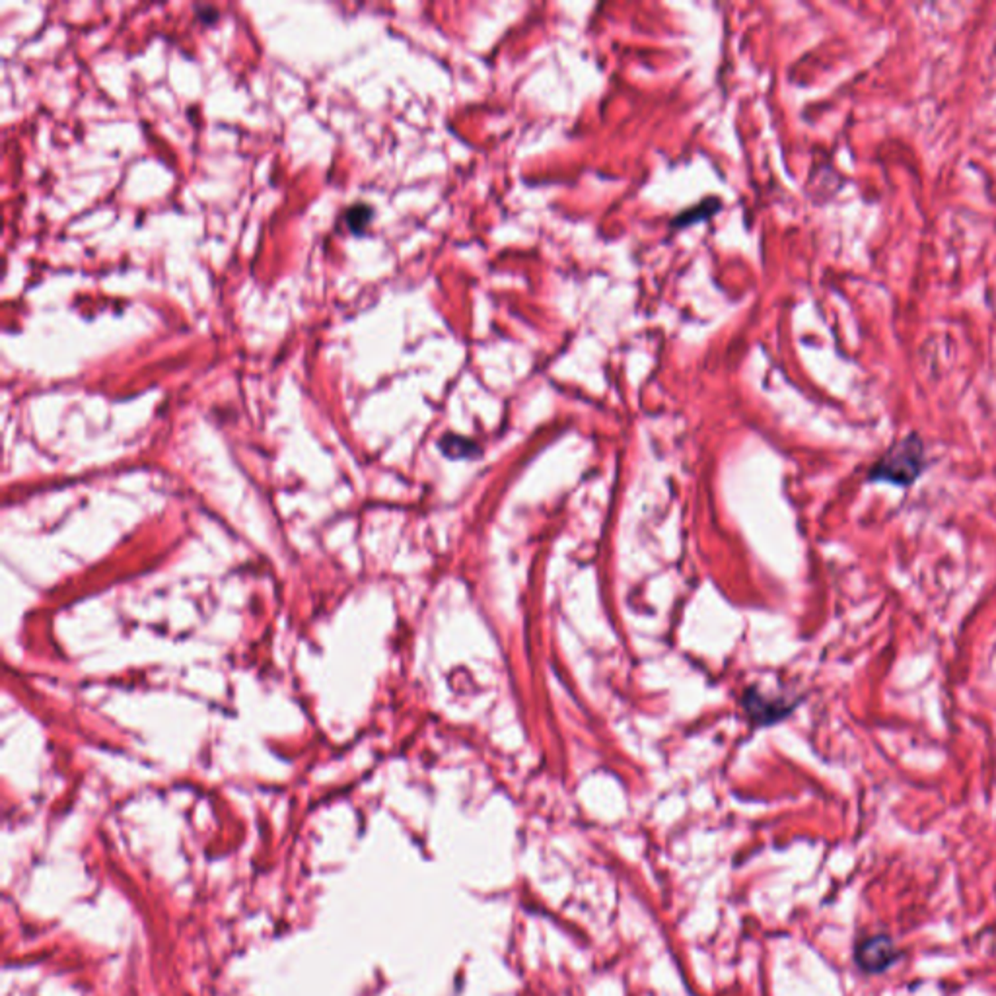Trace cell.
<instances>
[{"instance_id":"277c9868","label":"cell","mask_w":996,"mask_h":996,"mask_svg":"<svg viewBox=\"0 0 996 996\" xmlns=\"http://www.w3.org/2000/svg\"><path fill=\"white\" fill-rule=\"evenodd\" d=\"M440 448L450 458H470V456H473L475 450H477L475 442L461 438V436H452V434H448V436H444L440 440Z\"/></svg>"},{"instance_id":"3957f363","label":"cell","mask_w":996,"mask_h":996,"mask_svg":"<svg viewBox=\"0 0 996 996\" xmlns=\"http://www.w3.org/2000/svg\"><path fill=\"white\" fill-rule=\"evenodd\" d=\"M372 215H374V211H372L370 205L356 203L345 211V224L352 233H356V236H362L366 226L370 224Z\"/></svg>"},{"instance_id":"7a4b0ae2","label":"cell","mask_w":996,"mask_h":996,"mask_svg":"<svg viewBox=\"0 0 996 996\" xmlns=\"http://www.w3.org/2000/svg\"><path fill=\"white\" fill-rule=\"evenodd\" d=\"M901 955L890 934L864 937L854 946V964L866 975L885 973L895 962H900Z\"/></svg>"},{"instance_id":"6da1fadb","label":"cell","mask_w":996,"mask_h":996,"mask_svg":"<svg viewBox=\"0 0 996 996\" xmlns=\"http://www.w3.org/2000/svg\"><path fill=\"white\" fill-rule=\"evenodd\" d=\"M927 470L925 444L918 434H909L893 444L872 465L868 481L890 483L895 487H911Z\"/></svg>"},{"instance_id":"5b68a950","label":"cell","mask_w":996,"mask_h":996,"mask_svg":"<svg viewBox=\"0 0 996 996\" xmlns=\"http://www.w3.org/2000/svg\"><path fill=\"white\" fill-rule=\"evenodd\" d=\"M718 208H720V203L717 199L715 201H705L703 205L690 208V211H685L683 215H680L678 218H675V226L697 224V223H700V220H705V218L715 215Z\"/></svg>"},{"instance_id":"8992f818","label":"cell","mask_w":996,"mask_h":996,"mask_svg":"<svg viewBox=\"0 0 996 996\" xmlns=\"http://www.w3.org/2000/svg\"><path fill=\"white\" fill-rule=\"evenodd\" d=\"M196 14L205 23H213L218 20V10L213 6H196Z\"/></svg>"}]
</instances>
